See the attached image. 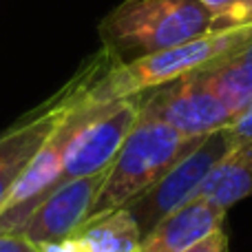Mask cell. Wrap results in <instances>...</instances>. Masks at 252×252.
<instances>
[{
    "mask_svg": "<svg viewBox=\"0 0 252 252\" xmlns=\"http://www.w3.org/2000/svg\"><path fill=\"white\" fill-rule=\"evenodd\" d=\"M210 16V31L252 27V0H199Z\"/></svg>",
    "mask_w": 252,
    "mask_h": 252,
    "instance_id": "13",
    "label": "cell"
},
{
    "mask_svg": "<svg viewBox=\"0 0 252 252\" xmlns=\"http://www.w3.org/2000/svg\"><path fill=\"white\" fill-rule=\"evenodd\" d=\"M115 60L111 58V53L106 49H100L49 100H44L40 106H35L25 118H20L16 124L0 133V204L7 199L20 175L66 118V113L78 104L80 97H84L91 84Z\"/></svg>",
    "mask_w": 252,
    "mask_h": 252,
    "instance_id": "4",
    "label": "cell"
},
{
    "mask_svg": "<svg viewBox=\"0 0 252 252\" xmlns=\"http://www.w3.org/2000/svg\"><path fill=\"white\" fill-rule=\"evenodd\" d=\"M230 151V142H228L223 128L215 130V133L206 135L179 161H175L151 188H146L139 197L128 201L124 208L137 221L142 237L148 235L170 213H175V210L184 208L186 204H190L192 199H197L210 170Z\"/></svg>",
    "mask_w": 252,
    "mask_h": 252,
    "instance_id": "5",
    "label": "cell"
},
{
    "mask_svg": "<svg viewBox=\"0 0 252 252\" xmlns=\"http://www.w3.org/2000/svg\"><path fill=\"white\" fill-rule=\"evenodd\" d=\"M210 31L199 0H124L100 22L102 49L118 64L186 44Z\"/></svg>",
    "mask_w": 252,
    "mask_h": 252,
    "instance_id": "1",
    "label": "cell"
},
{
    "mask_svg": "<svg viewBox=\"0 0 252 252\" xmlns=\"http://www.w3.org/2000/svg\"><path fill=\"white\" fill-rule=\"evenodd\" d=\"M0 252H42L38 244H31L29 239L13 232H2L0 235Z\"/></svg>",
    "mask_w": 252,
    "mask_h": 252,
    "instance_id": "16",
    "label": "cell"
},
{
    "mask_svg": "<svg viewBox=\"0 0 252 252\" xmlns=\"http://www.w3.org/2000/svg\"><path fill=\"white\" fill-rule=\"evenodd\" d=\"M201 139L204 137H184L173 126L148 118L139 111L137 122L133 124L120 153L115 155L89 217L124 208L128 201L151 188L175 161L190 153Z\"/></svg>",
    "mask_w": 252,
    "mask_h": 252,
    "instance_id": "2",
    "label": "cell"
},
{
    "mask_svg": "<svg viewBox=\"0 0 252 252\" xmlns=\"http://www.w3.org/2000/svg\"><path fill=\"white\" fill-rule=\"evenodd\" d=\"M184 252H230V239H228L226 226L210 232L208 237H204L201 241L192 244L190 248H186Z\"/></svg>",
    "mask_w": 252,
    "mask_h": 252,
    "instance_id": "15",
    "label": "cell"
},
{
    "mask_svg": "<svg viewBox=\"0 0 252 252\" xmlns=\"http://www.w3.org/2000/svg\"><path fill=\"white\" fill-rule=\"evenodd\" d=\"M226 226V213L204 199H192L184 208L164 217L142 237L137 252H184L210 232Z\"/></svg>",
    "mask_w": 252,
    "mask_h": 252,
    "instance_id": "9",
    "label": "cell"
},
{
    "mask_svg": "<svg viewBox=\"0 0 252 252\" xmlns=\"http://www.w3.org/2000/svg\"><path fill=\"white\" fill-rule=\"evenodd\" d=\"M71 237L82 252H137L142 244V230L126 208L89 217Z\"/></svg>",
    "mask_w": 252,
    "mask_h": 252,
    "instance_id": "12",
    "label": "cell"
},
{
    "mask_svg": "<svg viewBox=\"0 0 252 252\" xmlns=\"http://www.w3.org/2000/svg\"><path fill=\"white\" fill-rule=\"evenodd\" d=\"M142 113L190 139L221 130L232 120V111L195 71L146 91Z\"/></svg>",
    "mask_w": 252,
    "mask_h": 252,
    "instance_id": "7",
    "label": "cell"
},
{
    "mask_svg": "<svg viewBox=\"0 0 252 252\" xmlns=\"http://www.w3.org/2000/svg\"><path fill=\"white\" fill-rule=\"evenodd\" d=\"M230 148H246L252 146V100L232 115V120L223 126Z\"/></svg>",
    "mask_w": 252,
    "mask_h": 252,
    "instance_id": "14",
    "label": "cell"
},
{
    "mask_svg": "<svg viewBox=\"0 0 252 252\" xmlns=\"http://www.w3.org/2000/svg\"><path fill=\"white\" fill-rule=\"evenodd\" d=\"M106 173L109 170H102L56 186L27 215L25 221L13 230V235H20L38 246L53 244L73 235L91 215L93 204L104 186Z\"/></svg>",
    "mask_w": 252,
    "mask_h": 252,
    "instance_id": "8",
    "label": "cell"
},
{
    "mask_svg": "<svg viewBox=\"0 0 252 252\" xmlns=\"http://www.w3.org/2000/svg\"><path fill=\"white\" fill-rule=\"evenodd\" d=\"M248 197H252V146L232 148L210 170L197 199H204L228 213L235 204Z\"/></svg>",
    "mask_w": 252,
    "mask_h": 252,
    "instance_id": "11",
    "label": "cell"
},
{
    "mask_svg": "<svg viewBox=\"0 0 252 252\" xmlns=\"http://www.w3.org/2000/svg\"><path fill=\"white\" fill-rule=\"evenodd\" d=\"M252 38V27L248 29H232V31H215L206 33L186 44L166 49V51L153 53V56L139 58L124 64H113L91 84L89 100L95 104H106L122 97L135 95V93L151 91L155 87L188 75L192 71L204 69L217 58L228 56L230 51L239 49Z\"/></svg>",
    "mask_w": 252,
    "mask_h": 252,
    "instance_id": "3",
    "label": "cell"
},
{
    "mask_svg": "<svg viewBox=\"0 0 252 252\" xmlns=\"http://www.w3.org/2000/svg\"><path fill=\"white\" fill-rule=\"evenodd\" d=\"M195 73L221 97V102L235 115L252 100V38Z\"/></svg>",
    "mask_w": 252,
    "mask_h": 252,
    "instance_id": "10",
    "label": "cell"
},
{
    "mask_svg": "<svg viewBox=\"0 0 252 252\" xmlns=\"http://www.w3.org/2000/svg\"><path fill=\"white\" fill-rule=\"evenodd\" d=\"M144 97L146 91L97 106L95 113L87 120V124L78 130L71 142L56 186L111 168L126 135L137 122Z\"/></svg>",
    "mask_w": 252,
    "mask_h": 252,
    "instance_id": "6",
    "label": "cell"
}]
</instances>
